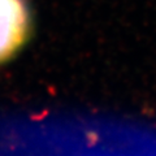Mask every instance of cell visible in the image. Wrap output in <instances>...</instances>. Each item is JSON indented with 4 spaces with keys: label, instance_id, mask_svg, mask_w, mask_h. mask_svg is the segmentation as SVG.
<instances>
[{
    "label": "cell",
    "instance_id": "obj_1",
    "mask_svg": "<svg viewBox=\"0 0 156 156\" xmlns=\"http://www.w3.org/2000/svg\"><path fill=\"white\" fill-rule=\"evenodd\" d=\"M33 31L31 9L27 0H0V62L22 50Z\"/></svg>",
    "mask_w": 156,
    "mask_h": 156
}]
</instances>
